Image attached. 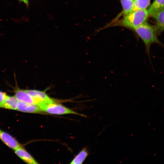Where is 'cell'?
Instances as JSON below:
<instances>
[{
  "mask_svg": "<svg viewBox=\"0 0 164 164\" xmlns=\"http://www.w3.org/2000/svg\"><path fill=\"white\" fill-rule=\"evenodd\" d=\"M134 29L144 43L145 52L151 62L150 51L152 44L155 43L159 45H163L157 37L155 27L145 22Z\"/></svg>",
  "mask_w": 164,
  "mask_h": 164,
  "instance_id": "6da1fadb",
  "label": "cell"
},
{
  "mask_svg": "<svg viewBox=\"0 0 164 164\" xmlns=\"http://www.w3.org/2000/svg\"><path fill=\"white\" fill-rule=\"evenodd\" d=\"M148 16L146 9L132 11L124 16L121 23L123 26L134 29L145 22Z\"/></svg>",
  "mask_w": 164,
  "mask_h": 164,
  "instance_id": "7a4b0ae2",
  "label": "cell"
},
{
  "mask_svg": "<svg viewBox=\"0 0 164 164\" xmlns=\"http://www.w3.org/2000/svg\"><path fill=\"white\" fill-rule=\"evenodd\" d=\"M43 112L54 114L62 115L67 114H76L82 116L72 110L67 108L55 101L43 102L38 106Z\"/></svg>",
  "mask_w": 164,
  "mask_h": 164,
  "instance_id": "3957f363",
  "label": "cell"
},
{
  "mask_svg": "<svg viewBox=\"0 0 164 164\" xmlns=\"http://www.w3.org/2000/svg\"><path fill=\"white\" fill-rule=\"evenodd\" d=\"M14 96L19 101L38 106L42 102L33 97L27 93L24 90L18 89L15 93Z\"/></svg>",
  "mask_w": 164,
  "mask_h": 164,
  "instance_id": "277c9868",
  "label": "cell"
},
{
  "mask_svg": "<svg viewBox=\"0 0 164 164\" xmlns=\"http://www.w3.org/2000/svg\"><path fill=\"white\" fill-rule=\"evenodd\" d=\"M0 139L8 147L14 150L22 146L11 135L0 129Z\"/></svg>",
  "mask_w": 164,
  "mask_h": 164,
  "instance_id": "5b68a950",
  "label": "cell"
},
{
  "mask_svg": "<svg viewBox=\"0 0 164 164\" xmlns=\"http://www.w3.org/2000/svg\"><path fill=\"white\" fill-rule=\"evenodd\" d=\"M17 110L26 113H40L43 112L38 106L23 102H19Z\"/></svg>",
  "mask_w": 164,
  "mask_h": 164,
  "instance_id": "8992f818",
  "label": "cell"
},
{
  "mask_svg": "<svg viewBox=\"0 0 164 164\" xmlns=\"http://www.w3.org/2000/svg\"><path fill=\"white\" fill-rule=\"evenodd\" d=\"M27 93L33 97L43 102H52L55 101L50 98L44 91L35 90H24Z\"/></svg>",
  "mask_w": 164,
  "mask_h": 164,
  "instance_id": "52a82bcc",
  "label": "cell"
},
{
  "mask_svg": "<svg viewBox=\"0 0 164 164\" xmlns=\"http://www.w3.org/2000/svg\"><path fill=\"white\" fill-rule=\"evenodd\" d=\"M15 152L19 157L27 163H38L33 158L22 146L15 150Z\"/></svg>",
  "mask_w": 164,
  "mask_h": 164,
  "instance_id": "ba28073f",
  "label": "cell"
},
{
  "mask_svg": "<svg viewBox=\"0 0 164 164\" xmlns=\"http://www.w3.org/2000/svg\"><path fill=\"white\" fill-rule=\"evenodd\" d=\"M19 101L14 96L7 95L0 108L17 110Z\"/></svg>",
  "mask_w": 164,
  "mask_h": 164,
  "instance_id": "9c48e42d",
  "label": "cell"
},
{
  "mask_svg": "<svg viewBox=\"0 0 164 164\" xmlns=\"http://www.w3.org/2000/svg\"><path fill=\"white\" fill-rule=\"evenodd\" d=\"M164 0H154L147 10L148 15L153 17L164 9Z\"/></svg>",
  "mask_w": 164,
  "mask_h": 164,
  "instance_id": "30bf717a",
  "label": "cell"
},
{
  "mask_svg": "<svg viewBox=\"0 0 164 164\" xmlns=\"http://www.w3.org/2000/svg\"><path fill=\"white\" fill-rule=\"evenodd\" d=\"M153 17L156 21V25L155 27L157 33L162 32L164 30V9L158 12Z\"/></svg>",
  "mask_w": 164,
  "mask_h": 164,
  "instance_id": "8fae6325",
  "label": "cell"
},
{
  "mask_svg": "<svg viewBox=\"0 0 164 164\" xmlns=\"http://www.w3.org/2000/svg\"><path fill=\"white\" fill-rule=\"evenodd\" d=\"M150 1L151 0H135L132 11L146 9L149 6Z\"/></svg>",
  "mask_w": 164,
  "mask_h": 164,
  "instance_id": "7c38bea8",
  "label": "cell"
},
{
  "mask_svg": "<svg viewBox=\"0 0 164 164\" xmlns=\"http://www.w3.org/2000/svg\"><path fill=\"white\" fill-rule=\"evenodd\" d=\"M88 153L85 149H83L74 158L70 163L72 164H82L85 160Z\"/></svg>",
  "mask_w": 164,
  "mask_h": 164,
  "instance_id": "4fadbf2b",
  "label": "cell"
},
{
  "mask_svg": "<svg viewBox=\"0 0 164 164\" xmlns=\"http://www.w3.org/2000/svg\"><path fill=\"white\" fill-rule=\"evenodd\" d=\"M123 9V14L124 16L132 10L133 0H120Z\"/></svg>",
  "mask_w": 164,
  "mask_h": 164,
  "instance_id": "5bb4252c",
  "label": "cell"
},
{
  "mask_svg": "<svg viewBox=\"0 0 164 164\" xmlns=\"http://www.w3.org/2000/svg\"><path fill=\"white\" fill-rule=\"evenodd\" d=\"M7 96L5 93L0 91V106L3 102Z\"/></svg>",
  "mask_w": 164,
  "mask_h": 164,
  "instance_id": "9a60e30c",
  "label": "cell"
},
{
  "mask_svg": "<svg viewBox=\"0 0 164 164\" xmlns=\"http://www.w3.org/2000/svg\"><path fill=\"white\" fill-rule=\"evenodd\" d=\"M19 1L23 2L27 6H28V2L29 0H19Z\"/></svg>",
  "mask_w": 164,
  "mask_h": 164,
  "instance_id": "2e32d148",
  "label": "cell"
},
{
  "mask_svg": "<svg viewBox=\"0 0 164 164\" xmlns=\"http://www.w3.org/2000/svg\"><path fill=\"white\" fill-rule=\"evenodd\" d=\"M134 1L135 0H133Z\"/></svg>",
  "mask_w": 164,
  "mask_h": 164,
  "instance_id": "e0dca14e",
  "label": "cell"
}]
</instances>
